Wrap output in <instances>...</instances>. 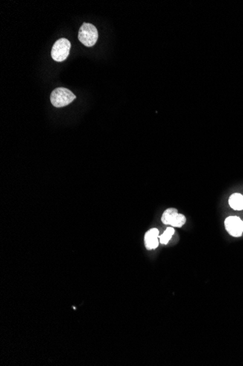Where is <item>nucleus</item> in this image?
<instances>
[{
  "label": "nucleus",
  "instance_id": "nucleus-1",
  "mask_svg": "<svg viewBox=\"0 0 243 366\" xmlns=\"http://www.w3.org/2000/svg\"><path fill=\"white\" fill-rule=\"evenodd\" d=\"M99 38V32L97 29L93 24L89 23H84L81 26L78 33V39L87 47H92L97 42Z\"/></svg>",
  "mask_w": 243,
  "mask_h": 366
},
{
  "label": "nucleus",
  "instance_id": "nucleus-2",
  "mask_svg": "<svg viewBox=\"0 0 243 366\" xmlns=\"http://www.w3.org/2000/svg\"><path fill=\"white\" fill-rule=\"evenodd\" d=\"M75 99L76 96L70 90L66 88L56 89L50 94L51 103L56 108L67 106Z\"/></svg>",
  "mask_w": 243,
  "mask_h": 366
},
{
  "label": "nucleus",
  "instance_id": "nucleus-3",
  "mask_svg": "<svg viewBox=\"0 0 243 366\" xmlns=\"http://www.w3.org/2000/svg\"><path fill=\"white\" fill-rule=\"evenodd\" d=\"M161 221L164 225H171L173 228H181L186 223V217L180 214L176 208H169L162 215Z\"/></svg>",
  "mask_w": 243,
  "mask_h": 366
},
{
  "label": "nucleus",
  "instance_id": "nucleus-4",
  "mask_svg": "<svg viewBox=\"0 0 243 366\" xmlns=\"http://www.w3.org/2000/svg\"><path fill=\"white\" fill-rule=\"evenodd\" d=\"M71 43L66 38H61L56 41L51 50V56L56 62H61L67 59L69 55Z\"/></svg>",
  "mask_w": 243,
  "mask_h": 366
},
{
  "label": "nucleus",
  "instance_id": "nucleus-5",
  "mask_svg": "<svg viewBox=\"0 0 243 366\" xmlns=\"http://www.w3.org/2000/svg\"><path fill=\"white\" fill-rule=\"evenodd\" d=\"M224 227L226 230L235 238H239L243 234V221L237 216H231L227 217L224 221Z\"/></svg>",
  "mask_w": 243,
  "mask_h": 366
},
{
  "label": "nucleus",
  "instance_id": "nucleus-6",
  "mask_svg": "<svg viewBox=\"0 0 243 366\" xmlns=\"http://www.w3.org/2000/svg\"><path fill=\"white\" fill-rule=\"evenodd\" d=\"M160 232L157 228H152L146 232L144 235L145 246L147 250H154L158 247L160 240Z\"/></svg>",
  "mask_w": 243,
  "mask_h": 366
},
{
  "label": "nucleus",
  "instance_id": "nucleus-7",
  "mask_svg": "<svg viewBox=\"0 0 243 366\" xmlns=\"http://www.w3.org/2000/svg\"><path fill=\"white\" fill-rule=\"evenodd\" d=\"M229 206L235 211L243 210V195L241 193H234L229 198Z\"/></svg>",
  "mask_w": 243,
  "mask_h": 366
},
{
  "label": "nucleus",
  "instance_id": "nucleus-8",
  "mask_svg": "<svg viewBox=\"0 0 243 366\" xmlns=\"http://www.w3.org/2000/svg\"><path fill=\"white\" fill-rule=\"evenodd\" d=\"M175 229L173 227H169L167 229L165 230V232L160 235L159 239H160V243L163 245H167L169 243L170 240H171L172 237L174 236L175 234Z\"/></svg>",
  "mask_w": 243,
  "mask_h": 366
}]
</instances>
